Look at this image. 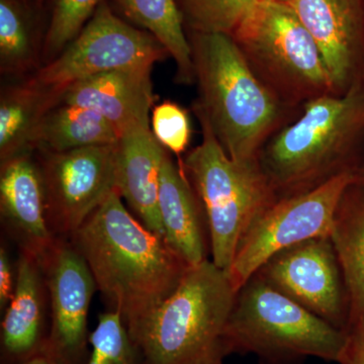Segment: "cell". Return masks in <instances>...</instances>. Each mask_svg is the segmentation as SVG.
I'll list each match as a JSON object with an SVG mask.
<instances>
[{
    "label": "cell",
    "instance_id": "cell-1",
    "mask_svg": "<svg viewBox=\"0 0 364 364\" xmlns=\"http://www.w3.org/2000/svg\"><path fill=\"white\" fill-rule=\"evenodd\" d=\"M68 239L127 327L168 298L191 267L132 215L117 191Z\"/></svg>",
    "mask_w": 364,
    "mask_h": 364
},
{
    "label": "cell",
    "instance_id": "cell-2",
    "mask_svg": "<svg viewBox=\"0 0 364 364\" xmlns=\"http://www.w3.org/2000/svg\"><path fill=\"white\" fill-rule=\"evenodd\" d=\"M188 39L198 91L193 114L207 121L232 160L256 161L299 111L282 105L258 80L229 33H191Z\"/></svg>",
    "mask_w": 364,
    "mask_h": 364
},
{
    "label": "cell",
    "instance_id": "cell-3",
    "mask_svg": "<svg viewBox=\"0 0 364 364\" xmlns=\"http://www.w3.org/2000/svg\"><path fill=\"white\" fill-rule=\"evenodd\" d=\"M364 82L306 102L263 146L258 162L277 198L353 173L364 156Z\"/></svg>",
    "mask_w": 364,
    "mask_h": 364
},
{
    "label": "cell",
    "instance_id": "cell-4",
    "mask_svg": "<svg viewBox=\"0 0 364 364\" xmlns=\"http://www.w3.org/2000/svg\"><path fill=\"white\" fill-rule=\"evenodd\" d=\"M236 294L228 272L208 259L189 267L168 298L127 329L145 364H223Z\"/></svg>",
    "mask_w": 364,
    "mask_h": 364
},
{
    "label": "cell",
    "instance_id": "cell-5",
    "mask_svg": "<svg viewBox=\"0 0 364 364\" xmlns=\"http://www.w3.org/2000/svg\"><path fill=\"white\" fill-rule=\"evenodd\" d=\"M346 341V331L253 274L237 291L223 347L226 356L252 353L270 363L310 356L338 363Z\"/></svg>",
    "mask_w": 364,
    "mask_h": 364
},
{
    "label": "cell",
    "instance_id": "cell-6",
    "mask_svg": "<svg viewBox=\"0 0 364 364\" xmlns=\"http://www.w3.org/2000/svg\"><path fill=\"white\" fill-rule=\"evenodd\" d=\"M231 36L258 80L289 109L333 93L317 43L289 4L256 0Z\"/></svg>",
    "mask_w": 364,
    "mask_h": 364
},
{
    "label": "cell",
    "instance_id": "cell-7",
    "mask_svg": "<svg viewBox=\"0 0 364 364\" xmlns=\"http://www.w3.org/2000/svg\"><path fill=\"white\" fill-rule=\"evenodd\" d=\"M195 116L202 129V142L184 156L182 166L205 213L212 261L228 272L244 235L279 198L258 160H232L207 121Z\"/></svg>",
    "mask_w": 364,
    "mask_h": 364
},
{
    "label": "cell",
    "instance_id": "cell-8",
    "mask_svg": "<svg viewBox=\"0 0 364 364\" xmlns=\"http://www.w3.org/2000/svg\"><path fill=\"white\" fill-rule=\"evenodd\" d=\"M353 173L335 177L308 193L280 198L244 235L228 274L238 291L275 254L301 242L330 236L340 198Z\"/></svg>",
    "mask_w": 364,
    "mask_h": 364
},
{
    "label": "cell",
    "instance_id": "cell-9",
    "mask_svg": "<svg viewBox=\"0 0 364 364\" xmlns=\"http://www.w3.org/2000/svg\"><path fill=\"white\" fill-rule=\"evenodd\" d=\"M168 56L152 35L122 20L105 0L75 39L32 76L64 88L105 72L153 68Z\"/></svg>",
    "mask_w": 364,
    "mask_h": 364
},
{
    "label": "cell",
    "instance_id": "cell-10",
    "mask_svg": "<svg viewBox=\"0 0 364 364\" xmlns=\"http://www.w3.org/2000/svg\"><path fill=\"white\" fill-rule=\"evenodd\" d=\"M117 143L67 152L33 151L55 236L69 238L117 191Z\"/></svg>",
    "mask_w": 364,
    "mask_h": 364
},
{
    "label": "cell",
    "instance_id": "cell-11",
    "mask_svg": "<svg viewBox=\"0 0 364 364\" xmlns=\"http://www.w3.org/2000/svg\"><path fill=\"white\" fill-rule=\"evenodd\" d=\"M254 274L314 315L346 331L348 294L331 237H318L284 249Z\"/></svg>",
    "mask_w": 364,
    "mask_h": 364
},
{
    "label": "cell",
    "instance_id": "cell-12",
    "mask_svg": "<svg viewBox=\"0 0 364 364\" xmlns=\"http://www.w3.org/2000/svg\"><path fill=\"white\" fill-rule=\"evenodd\" d=\"M49 293L50 331L45 350L58 364H85L88 311L97 284L68 238L58 237L40 261Z\"/></svg>",
    "mask_w": 364,
    "mask_h": 364
},
{
    "label": "cell",
    "instance_id": "cell-13",
    "mask_svg": "<svg viewBox=\"0 0 364 364\" xmlns=\"http://www.w3.org/2000/svg\"><path fill=\"white\" fill-rule=\"evenodd\" d=\"M289 6L317 43L333 95L364 82V0H291Z\"/></svg>",
    "mask_w": 364,
    "mask_h": 364
},
{
    "label": "cell",
    "instance_id": "cell-14",
    "mask_svg": "<svg viewBox=\"0 0 364 364\" xmlns=\"http://www.w3.org/2000/svg\"><path fill=\"white\" fill-rule=\"evenodd\" d=\"M33 153H23L1 163L0 215L20 250L41 261L58 237L50 225L44 183Z\"/></svg>",
    "mask_w": 364,
    "mask_h": 364
},
{
    "label": "cell",
    "instance_id": "cell-15",
    "mask_svg": "<svg viewBox=\"0 0 364 364\" xmlns=\"http://www.w3.org/2000/svg\"><path fill=\"white\" fill-rule=\"evenodd\" d=\"M50 331V301L40 260L20 250L13 299L1 322L4 364H23L45 348Z\"/></svg>",
    "mask_w": 364,
    "mask_h": 364
},
{
    "label": "cell",
    "instance_id": "cell-16",
    "mask_svg": "<svg viewBox=\"0 0 364 364\" xmlns=\"http://www.w3.org/2000/svg\"><path fill=\"white\" fill-rule=\"evenodd\" d=\"M152 69H121L82 79L64 87L61 102L97 112L122 136L133 127L151 124Z\"/></svg>",
    "mask_w": 364,
    "mask_h": 364
},
{
    "label": "cell",
    "instance_id": "cell-17",
    "mask_svg": "<svg viewBox=\"0 0 364 364\" xmlns=\"http://www.w3.org/2000/svg\"><path fill=\"white\" fill-rule=\"evenodd\" d=\"M166 151L153 135L151 124H139L124 132L117 143V193L148 229L163 238L158 198Z\"/></svg>",
    "mask_w": 364,
    "mask_h": 364
},
{
    "label": "cell",
    "instance_id": "cell-18",
    "mask_svg": "<svg viewBox=\"0 0 364 364\" xmlns=\"http://www.w3.org/2000/svg\"><path fill=\"white\" fill-rule=\"evenodd\" d=\"M158 208L169 247L191 267L208 260L205 213L181 160L174 162L168 151L162 160Z\"/></svg>",
    "mask_w": 364,
    "mask_h": 364
},
{
    "label": "cell",
    "instance_id": "cell-19",
    "mask_svg": "<svg viewBox=\"0 0 364 364\" xmlns=\"http://www.w3.org/2000/svg\"><path fill=\"white\" fill-rule=\"evenodd\" d=\"M349 301L347 331L364 330V186L353 181L345 189L330 234Z\"/></svg>",
    "mask_w": 364,
    "mask_h": 364
},
{
    "label": "cell",
    "instance_id": "cell-20",
    "mask_svg": "<svg viewBox=\"0 0 364 364\" xmlns=\"http://www.w3.org/2000/svg\"><path fill=\"white\" fill-rule=\"evenodd\" d=\"M64 88L45 85L33 76L4 86L0 95V162L33 152L31 141L50 109L61 102Z\"/></svg>",
    "mask_w": 364,
    "mask_h": 364
},
{
    "label": "cell",
    "instance_id": "cell-21",
    "mask_svg": "<svg viewBox=\"0 0 364 364\" xmlns=\"http://www.w3.org/2000/svg\"><path fill=\"white\" fill-rule=\"evenodd\" d=\"M121 133L97 112L62 104L50 109L36 129L31 150L67 152L116 144Z\"/></svg>",
    "mask_w": 364,
    "mask_h": 364
},
{
    "label": "cell",
    "instance_id": "cell-22",
    "mask_svg": "<svg viewBox=\"0 0 364 364\" xmlns=\"http://www.w3.org/2000/svg\"><path fill=\"white\" fill-rule=\"evenodd\" d=\"M124 16L152 35L176 65V81L196 82L191 43L176 0H112Z\"/></svg>",
    "mask_w": 364,
    "mask_h": 364
},
{
    "label": "cell",
    "instance_id": "cell-23",
    "mask_svg": "<svg viewBox=\"0 0 364 364\" xmlns=\"http://www.w3.org/2000/svg\"><path fill=\"white\" fill-rule=\"evenodd\" d=\"M42 67V48L37 45L30 14L21 0H0V71L26 77Z\"/></svg>",
    "mask_w": 364,
    "mask_h": 364
},
{
    "label": "cell",
    "instance_id": "cell-24",
    "mask_svg": "<svg viewBox=\"0 0 364 364\" xmlns=\"http://www.w3.org/2000/svg\"><path fill=\"white\" fill-rule=\"evenodd\" d=\"M90 344L91 351L85 364H145L123 318L114 311L100 315Z\"/></svg>",
    "mask_w": 364,
    "mask_h": 364
},
{
    "label": "cell",
    "instance_id": "cell-25",
    "mask_svg": "<svg viewBox=\"0 0 364 364\" xmlns=\"http://www.w3.org/2000/svg\"><path fill=\"white\" fill-rule=\"evenodd\" d=\"M105 0H53L52 13L42 45V66L59 56L75 39Z\"/></svg>",
    "mask_w": 364,
    "mask_h": 364
},
{
    "label": "cell",
    "instance_id": "cell-26",
    "mask_svg": "<svg viewBox=\"0 0 364 364\" xmlns=\"http://www.w3.org/2000/svg\"><path fill=\"white\" fill-rule=\"evenodd\" d=\"M256 0H176L191 33L231 35Z\"/></svg>",
    "mask_w": 364,
    "mask_h": 364
},
{
    "label": "cell",
    "instance_id": "cell-27",
    "mask_svg": "<svg viewBox=\"0 0 364 364\" xmlns=\"http://www.w3.org/2000/svg\"><path fill=\"white\" fill-rule=\"evenodd\" d=\"M151 130L165 149L179 156L186 152L191 142L188 112L176 102L165 100L152 109Z\"/></svg>",
    "mask_w": 364,
    "mask_h": 364
},
{
    "label": "cell",
    "instance_id": "cell-28",
    "mask_svg": "<svg viewBox=\"0 0 364 364\" xmlns=\"http://www.w3.org/2000/svg\"><path fill=\"white\" fill-rule=\"evenodd\" d=\"M16 284V272L11 267L7 250L4 246L0 248V309L6 311L13 299Z\"/></svg>",
    "mask_w": 364,
    "mask_h": 364
},
{
    "label": "cell",
    "instance_id": "cell-29",
    "mask_svg": "<svg viewBox=\"0 0 364 364\" xmlns=\"http://www.w3.org/2000/svg\"><path fill=\"white\" fill-rule=\"evenodd\" d=\"M339 364H364V330L347 331V341Z\"/></svg>",
    "mask_w": 364,
    "mask_h": 364
},
{
    "label": "cell",
    "instance_id": "cell-30",
    "mask_svg": "<svg viewBox=\"0 0 364 364\" xmlns=\"http://www.w3.org/2000/svg\"><path fill=\"white\" fill-rule=\"evenodd\" d=\"M23 364H58V363L45 349H43L42 351L33 355Z\"/></svg>",
    "mask_w": 364,
    "mask_h": 364
},
{
    "label": "cell",
    "instance_id": "cell-31",
    "mask_svg": "<svg viewBox=\"0 0 364 364\" xmlns=\"http://www.w3.org/2000/svg\"><path fill=\"white\" fill-rule=\"evenodd\" d=\"M353 182L364 186V156L361 162L359 163L358 168L354 170Z\"/></svg>",
    "mask_w": 364,
    "mask_h": 364
},
{
    "label": "cell",
    "instance_id": "cell-32",
    "mask_svg": "<svg viewBox=\"0 0 364 364\" xmlns=\"http://www.w3.org/2000/svg\"><path fill=\"white\" fill-rule=\"evenodd\" d=\"M275 1L284 2V4H289L291 0H275Z\"/></svg>",
    "mask_w": 364,
    "mask_h": 364
}]
</instances>
